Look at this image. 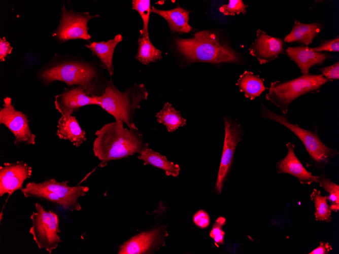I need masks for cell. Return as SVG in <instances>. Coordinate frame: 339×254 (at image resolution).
Segmentation results:
<instances>
[{
    "label": "cell",
    "instance_id": "1",
    "mask_svg": "<svg viewBox=\"0 0 339 254\" xmlns=\"http://www.w3.org/2000/svg\"><path fill=\"white\" fill-rule=\"evenodd\" d=\"M103 68L101 65L69 54H56L39 69L37 77L44 86L59 81L67 87L81 88L90 96H100L108 81L103 74Z\"/></svg>",
    "mask_w": 339,
    "mask_h": 254
},
{
    "label": "cell",
    "instance_id": "2",
    "mask_svg": "<svg viewBox=\"0 0 339 254\" xmlns=\"http://www.w3.org/2000/svg\"><path fill=\"white\" fill-rule=\"evenodd\" d=\"M93 143L94 155L100 161L99 166H106L114 160L140 154L149 147L138 129L124 128L123 123L113 122L105 124L95 132Z\"/></svg>",
    "mask_w": 339,
    "mask_h": 254
},
{
    "label": "cell",
    "instance_id": "3",
    "mask_svg": "<svg viewBox=\"0 0 339 254\" xmlns=\"http://www.w3.org/2000/svg\"><path fill=\"white\" fill-rule=\"evenodd\" d=\"M148 95L144 84H134L121 92L110 79L104 93L95 97L98 105L113 116L115 121L125 123L130 129H138L134 122V113L141 102L147 99Z\"/></svg>",
    "mask_w": 339,
    "mask_h": 254
},
{
    "label": "cell",
    "instance_id": "4",
    "mask_svg": "<svg viewBox=\"0 0 339 254\" xmlns=\"http://www.w3.org/2000/svg\"><path fill=\"white\" fill-rule=\"evenodd\" d=\"M179 51L189 62L240 63L238 54L227 44H221L216 35L207 30L196 32L191 39L176 41Z\"/></svg>",
    "mask_w": 339,
    "mask_h": 254
},
{
    "label": "cell",
    "instance_id": "5",
    "mask_svg": "<svg viewBox=\"0 0 339 254\" xmlns=\"http://www.w3.org/2000/svg\"><path fill=\"white\" fill-rule=\"evenodd\" d=\"M67 184V180L59 182L55 178H49L40 183H28L20 191L25 197L45 199L70 211L80 210L78 199L84 196L89 189L80 185L71 187Z\"/></svg>",
    "mask_w": 339,
    "mask_h": 254
},
{
    "label": "cell",
    "instance_id": "6",
    "mask_svg": "<svg viewBox=\"0 0 339 254\" xmlns=\"http://www.w3.org/2000/svg\"><path fill=\"white\" fill-rule=\"evenodd\" d=\"M329 81L322 74L302 75L288 81H276L271 83L266 99L286 115L294 100L302 95L319 91Z\"/></svg>",
    "mask_w": 339,
    "mask_h": 254
},
{
    "label": "cell",
    "instance_id": "7",
    "mask_svg": "<svg viewBox=\"0 0 339 254\" xmlns=\"http://www.w3.org/2000/svg\"><path fill=\"white\" fill-rule=\"evenodd\" d=\"M262 118L276 122L290 130L302 142L311 158L319 165L328 163L330 160L338 154L337 151L326 146L320 139L317 128L308 130L293 123L286 115H282L269 110L261 103Z\"/></svg>",
    "mask_w": 339,
    "mask_h": 254
},
{
    "label": "cell",
    "instance_id": "8",
    "mask_svg": "<svg viewBox=\"0 0 339 254\" xmlns=\"http://www.w3.org/2000/svg\"><path fill=\"white\" fill-rule=\"evenodd\" d=\"M36 212L30 215L32 225L29 230L33 239L40 249L45 248L49 253L56 249L61 240L58 233L59 218L51 210L46 211L38 202L35 204Z\"/></svg>",
    "mask_w": 339,
    "mask_h": 254
},
{
    "label": "cell",
    "instance_id": "9",
    "mask_svg": "<svg viewBox=\"0 0 339 254\" xmlns=\"http://www.w3.org/2000/svg\"><path fill=\"white\" fill-rule=\"evenodd\" d=\"M99 15H91L88 12H75L68 10L64 5L61 9L59 24L52 32V35L59 43H65L74 39L88 40L91 36L88 33V21Z\"/></svg>",
    "mask_w": 339,
    "mask_h": 254
},
{
    "label": "cell",
    "instance_id": "10",
    "mask_svg": "<svg viewBox=\"0 0 339 254\" xmlns=\"http://www.w3.org/2000/svg\"><path fill=\"white\" fill-rule=\"evenodd\" d=\"M3 101V107L0 110V124L13 133L15 145L35 144L36 135L30 129L27 116L15 108L10 97H5Z\"/></svg>",
    "mask_w": 339,
    "mask_h": 254
},
{
    "label": "cell",
    "instance_id": "11",
    "mask_svg": "<svg viewBox=\"0 0 339 254\" xmlns=\"http://www.w3.org/2000/svg\"><path fill=\"white\" fill-rule=\"evenodd\" d=\"M225 137L222 157L216 183L215 189L221 193L223 183L230 171L238 143L243 139V127L228 117L224 118Z\"/></svg>",
    "mask_w": 339,
    "mask_h": 254
},
{
    "label": "cell",
    "instance_id": "12",
    "mask_svg": "<svg viewBox=\"0 0 339 254\" xmlns=\"http://www.w3.org/2000/svg\"><path fill=\"white\" fill-rule=\"evenodd\" d=\"M167 235L164 226L142 232L120 245L118 253H151L165 245V238Z\"/></svg>",
    "mask_w": 339,
    "mask_h": 254
},
{
    "label": "cell",
    "instance_id": "13",
    "mask_svg": "<svg viewBox=\"0 0 339 254\" xmlns=\"http://www.w3.org/2000/svg\"><path fill=\"white\" fill-rule=\"evenodd\" d=\"M32 167L23 161L6 162L0 167V196L12 195L20 190L26 179L32 175Z\"/></svg>",
    "mask_w": 339,
    "mask_h": 254
},
{
    "label": "cell",
    "instance_id": "14",
    "mask_svg": "<svg viewBox=\"0 0 339 254\" xmlns=\"http://www.w3.org/2000/svg\"><path fill=\"white\" fill-rule=\"evenodd\" d=\"M54 104L62 116L67 117L84 106L98 105V103L95 97L88 95L78 87L73 86L65 88L62 93L56 95Z\"/></svg>",
    "mask_w": 339,
    "mask_h": 254
},
{
    "label": "cell",
    "instance_id": "15",
    "mask_svg": "<svg viewBox=\"0 0 339 254\" xmlns=\"http://www.w3.org/2000/svg\"><path fill=\"white\" fill-rule=\"evenodd\" d=\"M283 51V42L278 38L268 35L258 29L256 38L250 48V54L255 57L260 64L276 59Z\"/></svg>",
    "mask_w": 339,
    "mask_h": 254
},
{
    "label": "cell",
    "instance_id": "16",
    "mask_svg": "<svg viewBox=\"0 0 339 254\" xmlns=\"http://www.w3.org/2000/svg\"><path fill=\"white\" fill-rule=\"evenodd\" d=\"M286 147L288 150L286 156L276 164L277 172L291 174L301 184L310 185L316 182V176L308 171L296 157L294 152V144L289 142Z\"/></svg>",
    "mask_w": 339,
    "mask_h": 254
},
{
    "label": "cell",
    "instance_id": "17",
    "mask_svg": "<svg viewBox=\"0 0 339 254\" xmlns=\"http://www.w3.org/2000/svg\"><path fill=\"white\" fill-rule=\"evenodd\" d=\"M286 52L290 59L297 65L302 75H309L311 67L322 63L331 57L325 53L314 51L307 46L289 47Z\"/></svg>",
    "mask_w": 339,
    "mask_h": 254
},
{
    "label": "cell",
    "instance_id": "18",
    "mask_svg": "<svg viewBox=\"0 0 339 254\" xmlns=\"http://www.w3.org/2000/svg\"><path fill=\"white\" fill-rule=\"evenodd\" d=\"M56 135L60 139L69 140L76 147L80 146L87 139L85 131L72 115L61 116L57 125Z\"/></svg>",
    "mask_w": 339,
    "mask_h": 254
},
{
    "label": "cell",
    "instance_id": "19",
    "mask_svg": "<svg viewBox=\"0 0 339 254\" xmlns=\"http://www.w3.org/2000/svg\"><path fill=\"white\" fill-rule=\"evenodd\" d=\"M122 40L120 34H117L111 40L106 42H93L85 46L89 49L92 55L96 56L100 61L101 65L109 72L110 76L114 73L113 57L115 48Z\"/></svg>",
    "mask_w": 339,
    "mask_h": 254
},
{
    "label": "cell",
    "instance_id": "20",
    "mask_svg": "<svg viewBox=\"0 0 339 254\" xmlns=\"http://www.w3.org/2000/svg\"><path fill=\"white\" fill-rule=\"evenodd\" d=\"M151 12L156 13L165 19L173 32L188 33L191 30L188 24L190 11L178 6L170 10H162L152 7Z\"/></svg>",
    "mask_w": 339,
    "mask_h": 254
},
{
    "label": "cell",
    "instance_id": "21",
    "mask_svg": "<svg viewBox=\"0 0 339 254\" xmlns=\"http://www.w3.org/2000/svg\"><path fill=\"white\" fill-rule=\"evenodd\" d=\"M323 28V26L318 22L304 24L295 19L291 31L285 37L284 41L286 43L297 42L308 46L312 43Z\"/></svg>",
    "mask_w": 339,
    "mask_h": 254
},
{
    "label": "cell",
    "instance_id": "22",
    "mask_svg": "<svg viewBox=\"0 0 339 254\" xmlns=\"http://www.w3.org/2000/svg\"><path fill=\"white\" fill-rule=\"evenodd\" d=\"M138 157L144 161V165H151L162 169L167 176L177 177L180 171L179 165L169 161L165 156L152 150L149 147L145 149Z\"/></svg>",
    "mask_w": 339,
    "mask_h": 254
},
{
    "label": "cell",
    "instance_id": "23",
    "mask_svg": "<svg viewBox=\"0 0 339 254\" xmlns=\"http://www.w3.org/2000/svg\"><path fill=\"white\" fill-rule=\"evenodd\" d=\"M236 85L246 98L251 100L259 96L266 89L263 80L250 71H245L238 79Z\"/></svg>",
    "mask_w": 339,
    "mask_h": 254
},
{
    "label": "cell",
    "instance_id": "24",
    "mask_svg": "<svg viewBox=\"0 0 339 254\" xmlns=\"http://www.w3.org/2000/svg\"><path fill=\"white\" fill-rule=\"evenodd\" d=\"M156 117L157 122L163 124L170 132L175 131L186 123V120L182 116L179 111L169 102L164 104L162 110L156 114Z\"/></svg>",
    "mask_w": 339,
    "mask_h": 254
},
{
    "label": "cell",
    "instance_id": "25",
    "mask_svg": "<svg viewBox=\"0 0 339 254\" xmlns=\"http://www.w3.org/2000/svg\"><path fill=\"white\" fill-rule=\"evenodd\" d=\"M138 44L136 58L143 64L147 65L162 57L161 52L154 46L149 38L146 35L141 34L138 39Z\"/></svg>",
    "mask_w": 339,
    "mask_h": 254
},
{
    "label": "cell",
    "instance_id": "26",
    "mask_svg": "<svg viewBox=\"0 0 339 254\" xmlns=\"http://www.w3.org/2000/svg\"><path fill=\"white\" fill-rule=\"evenodd\" d=\"M311 200L315 204L314 212L316 221L329 222L331 220V210L327 203V196H323L321 192L316 189H313L311 195Z\"/></svg>",
    "mask_w": 339,
    "mask_h": 254
},
{
    "label": "cell",
    "instance_id": "27",
    "mask_svg": "<svg viewBox=\"0 0 339 254\" xmlns=\"http://www.w3.org/2000/svg\"><path fill=\"white\" fill-rule=\"evenodd\" d=\"M319 184L326 192L329 193V196L326 197L327 200L331 202L329 206L331 210L338 211L339 210V186L332 182L327 177L325 173L316 176V182Z\"/></svg>",
    "mask_w": 339,
    "mask_h": 254
},
{
    "label": "cell",
    "instance_id": "28",
    "mask_svg": "<svg viewBox=\"0 0 339 254\" xmlns=\"http://www.w3.org/2000/svg\"><path fill=\"white\" fill-rule=\"evenodd\" d=\"M132 9L137 11L141 15L143 21V28L141 34L149 38L148 33V23L151 9L149 0H133L132 2Z\"/></svg>",
    "mask_w": 339,
    "mask_h": 254
},
{
    "label": "cell",
    "instance_id": "29",
    "mask_svg": "<svg viewBox=\"0 0 339 254\" xmlns=\"http://www.w3.org/2000/svg\"><path fill=\"white\" fill-rule=\"evenodd\" d=\"M247 7L248 6L241 0H230L228 4L221 6L219 8V11L224 15L233 16L241 13L245 14Z\"/></svg>",
    "mask_w": 339,
    "mask_h": 254
},
{
    "label": "cell",
    "instance_id": "30",
    "mask_svg": "<svg viewBox=\"0 0 339 254\" xmlns=\"http://www.w3.org/2000/svg\"><path fill=\"white\" fill-rule=\"evenodd\" d=\"M226 224V219L222 216L219 217L214 224L210 232V237L216 244H222L224 243L225 233L222 227Z\"/></svg>",
    "mask_w": 339,
    "mask_h": 254
},
{
    "label": "cell",
    "instance_id": "31",
    "mask_svg": "<svg viewBox=\"0 0 339 254\" xmlns=\"http://www.w3.org/2000/svg\"><path fill=\"white\" fill-rule=\"evenodd\" d=\"M314 51L320 52L321 51L338 52L339 51V37H336L329 40H321L320 45L314 48H311Z\"/></svg>",
    "mask_w": 339,
    "mask_h": 254
},
{
    "label": "cell",
    "instance_id": "32",
    "mask_svg": "<svg viewBox=\"0 0 339 254\" xmlns=\"http://www.w3.org/2000/svg\"><path fill=\"white\" fill-rule=\"evenodd\" d=\"M319 70L322 75L330 81L333 80H338L339 79L338 61L331 65L320 68Z\"/></svg>",
    "mask_w": 339,
    "mask_h": 254
},
{
    "label": "cell",
    "instance_id": "33",
    "mask_svg": "<svg viewBox=\"0 0 339 254\" xmlns=\"http://www.w3.org/2000/svg\"><path fill=\"white\" fill-rule=\"evenodd\" d=\"M193 221L195 225L199 228L205 229L209 226L210 218L206 211L199 210L194 214Z\"/></svg>",
    "mask_w": 339,
    "mask_h": 254
},
{
    "label": "cell",
    "instance_id": "34",
    "mask_svg": "<svg viewBox=\"0 0 339 254\" xmlns=\"http://www.w3.org/2000/svg\"><path fill=\"white\" fill-rule=\"evenodd\" d=\"M13 48L5 37L0 39V61H5V57L12 53Z\"/></svg>",
    "mask_w": 339,
    "mask_h": 254
},
{
    "label": "cell",
    "instance_id": "35",
    "mask_svg": "<svg viewBox=\"0 0 339 254\" xmlns=\"http://www.w3.org/2000/svg\"><path fill=\"white\" fill-rule=\"evenodd\" d=\"M332 249L331 245L328 242L321 241L318 247L315 248L309 254H327Z\"/></svg>",
    "mask_w": 339,
    "mask_h": 254
},
{
    "label": "cell",
    "instance_id": "36",
    "mask_svg": "<svg viewBox=\"0 0 339 254\" xmlns=\"http://www.w3.org/2000/svg\"><path fill=\"white\" fill-rule=\"evenodd\" d=\"M2 214H3V213L1 212V221L2 220Z\"/></svg>",
    "mask_w": 339,
    "mask_h": 254
}]
</instances>
